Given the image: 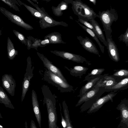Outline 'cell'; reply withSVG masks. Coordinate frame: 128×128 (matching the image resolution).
I'll list each match as a JSON object with an SVG mask.
<instances>
[{
	"mask_svg": "<svg viewBox=\"0 0 128 128\" xmlns=\"http://www.w3.org/2000/svg\"><path fill=\"white\" fill-rule=\"evenodd\" d=\"M41 88L44 96L43 105L44 106L45 104L46 107L48 128H58L57 124L58 117L55 96L47 85H43Z\"/></svg>",
	"mask_w": 128,
	"mask_h": 128,
	"instance_id": "6da1fadb",
	"label": "cell"
},
{
	"mask_svg": "<svg viewBox=\"0 0 128 128\" xmlns=\"http://www.w3.org/2000/svg\"><path fill=\"white\" fill-rule=\"evenodd\" d=\"M96 17L99 18L101 22L107 40L112 35V30L111 26L113 22H116L118 19L117 12L111 6L110 10L99 11Z\"/></svg>",
	"mask_w": 128,
	"mask_h": 128,
	"instance_id": "7a4b0ae2",
	"label": "cell"
},
{
	"mask_svg": "<svg viewBox=\"0 0 128 128\" xmlns=\"http://www.w3.org/2000/svg\"><path fill=\"white\" fill-rule=\"evenodd\" d=\"M72 8L79 19L88 22L96 17V14L93 9L80 0L72 1Z\"/></svg>",
	"mask_w": 128,
	"mask_h": 128,
	"instance_id": "3957f363",
	"label": "cell"
},
{
	"mask_svg": "<svg viewBox=\"0 0 128 128\" xmlns=\"http://www.w3.org/2000/svg\"><path fill=\"white\" fill-rule=\"evenodd\" d=\"M43 79L48 83L54 86L61 92H70L73 90L72 86L47 69L44 72Z\"/></svg>",
	"mask_w": 128,
	"mask_h": 128,
	"instance_id": "277c9868",
	"label": "cell"
},
{
	"mask_svg": "<svg viewBox=\"0 0 128 128\" xmlns=\"http://www.w3.org/2000/svg\"><path fill=\"white\" fill-rule=\"evenodd\" d=\"M30 3L35 7L36 9L43 15V18L40 20L39 23L40 26L42 28H46L57 26L61 25L67 27L68 25L63 22H58L54 20L51 17L46 14V12L40 8L38 5L35 4L30 0H27Z\"/></svg>",
	"mask_w": 128,
	"mask_h": 128,
	"instance_id": "5b68a950",
	"label": "cell"
},
{
	"mask_svg": "<svg viewBox=\"0 0 128 128\" xmlns=\"http://www.w3.org/2000/svg\"><path fill=\"white\" fill-rule=\"evenodd\" d=\"M27 65L26 72L22 84V92L21 96V102L24 100L26 94L28 91L30 85V82L33 77V71L34 67H32L31 58L28 56L27 59Z\"/></svg>",
	"mask_w": 128,
	"mask_h": 128,
	"instance_id": "8992f818",
	"label": "cell"
},
{
	"mask_svg": "<svg viewBox=\"0 0 128 128\" xmlns=\"http://www.w3.org/2000/svg\"><path fill=\"white\" fill-rule=\"evenodd\" d=\"M0 11L12 22L27 30L33 29L29 24L24 22L19 16L12 14L5 8L0 6Z\"/></svg>",
	"mask_w": 128,
	"mask_h": 128,
	"instance_id": "52a82bcc",
	"label": "cell"
},
{
	"mask_svg": "<svg viewBox=\"0 0 128 128\" xmlns=\"http://www.w3.org/2000/svg\"><path fill=\"white\" fill-rule=\"evenodd\" d=\"M118 94V92L115 93L111 92L105 96L100 97L98 99L87 112L88 114L95 112L98 111L109 100L112 102H113V98Z\"/></svg>",
	"mask_w": 128,
	"mask_h": 128,
	"instance_id": "ba28073f",
	"label": "cell"
},
{
	"mask_svg": "<svg viewBox=\"0 0 128 128\" xmlns=\"http://www.w3.org/2000/svg\"><path fill=\"white\" fill-rule=\"evenodd\" d=\"M51 52L64 59L72 60L78 63H83L84 62L90 64L84 57L76 54L67 52L56 50L50 51Z\"/></svg>",
	"mask_w": 128,
	"mask_h": 128,
	"instance_id": "9c48e42d",
	"label": "cell"
},
{
	"mask_svg": "<svg viewBox=\"0 0 128 128\" xmlns=\"http://www.w3.org/2000/svg\"><path fill=\"white\" fill-rule=\"evenodd\" d=\"M37 54L42 62L44 65L47 69L60 77L65 82H68L59 69L54 65L43 54L38 52H37Z\"/></svg>",
	"mask_w": 128,
	"mask_h": 128,
	"instance_id": "30bf717a",
	"label": "cell"
},
{
	"mask_svg": "<svg viewBox=\"0 0 128 128\" xmlns=\"http://www.w3.org/2000/svg\"><path fill=\"white\" fill-rule=\"evenodd\" d=\"M2 80L3 87L12 96H14L16 83L12 76L7 74H4L2 76Z\"/></svg>",
	"mask_w": 128,
	"mask_h": 128,
	"instance_id": "8fae6325",
	"label": "cell"
},
{
	"mask_svg": "<svg viewBox=\"0 0 128 128\" xmlns=\"http://www.w3.org/2000/svg\"><path fill=\"white\" fill-rule=\"evenodd\" d=\"M106 40L108 44L106 48L110 58L113 61L118 62L120 60L118 50L116 44L113 40L112 35Z\"/></svg>",
	"mask_w": 128,
	"mask_h": 128,
	"instance_id": "7c38bea8",
	"label": "cell"
},
{
	"mask_svg": "<svg viewBox=\"0 0 128 128\" xmlns=\"http://www.w3.org/2000/svg\"><path fill=\"white\" fill-rule=\"evenodd\" d=\"M108 74H103V76L97 82L93 88L110 87L114 86L120 81L111 75L109 76Z\"/></svg>",
	"mask_w": 128,
	"mask_h": 128,
	"instance_id": "4fadbf2b",
	"label": "cell"
},
{
	"mask_svg": "<svg viewBox=\"0 0 128 128\" xmlns=\"http://www.w3.org/2000/svg\"><path fill=\"white\" fill-rule=\"evenodd\" d=\"M77 39L83 48L91 53L96 54L99 56L98 51L93 42L88 38L86 36L83 38L81 36H77Z\"/></svg>",
	"mask_w": 128,
	"mask_h": 128,
	"instance_id": "5bb4252c",
	"label": "cell"
},
{
	"mask_svg": "<svg viewBox=\"0 0 128 128\" xmlns=\"http://www.w3.org/2000/svg\"><path fill=\"white\" fill-rule=\"evenodd\" d=\"M116 108L120 111L121 122L128 126V99L126 98L122 100Z\"/></svg>",
	"mask_w": 128,
	"mask_h": 128,
	"instance_id": "9a60e30c",
	"label": "cell"
},
{
	"mask_svg": "<svg viewBox=\"0 0 128 128\" xmlns=\"http://www.w3.org/2000/svg\"><path fill=\"white\" fill-rule=\"evenodd\" d=\"M32 101L33 111L40 128H41L42 117L37 96L36 92L32 90Z\"/></svg>",
	"mask_w": 128,
	"mask_h": 128,
	"instance_id": "2e32d148",
	"label": "cell"
},
{
	"mask_svg": "<svg viewBox=\"0 0 128 128\" xmlns=\"http://www.w3.org/2000/svg\"><path fill=\"white\" fill-rule=\"evenodd\" d=\"M105 92L104 88L100 87L96 94L93 97L84 102L80 108V112H82L89 109Z\"/></svg>",
	"mask_w": 128,
	"mask_h": 128,
	"instance_id": "e0dca14e",
	"label": "cell"
},
{
	"mask_svg": "<svg viewBox=\"0 0 128 128\" xmlns=\"http://www.w3.org/2000/svg\"><path fill=\"white\" fill-rule=\"evenodd\" d=\"M128 88V77H127L122 79L114 86L104 88L105 92H113L115 93L118 91L126 90Z\"/></svg>",
	"mask_w": 128,
	"mask_h": 128,
	"instance_id": "ac0fdd59",
	"label": "cell"
},
{
	"mask_svg": "<svg viewBox=\"0 0 128 128\" xmlns=\"http://www.w3.org/2000/svg\"><path fill=\"white\" fill-rule=\"evenodd\" d=\"M100 75L90 79L87 83L82 86L80 90V94L77 96L80 98L85 93L91 90L97 82L103 76Z\"/></svg>",
	"mask_w": 128,
	"mask_h": 128,
	"instance_id": "d6986e66",
	"label": "cell"
},
{
	"mask_svg": "<svg viewBox=\"0 0 128 128\" xmlns=\"http://www.w3.org/2000/svg\"><path fill=\"white\" fill-rule=\"evenodd\" d=\"M64 67L69 71L70 74L72 76L76 77L82 78L83 75L85 74L88 68L83 66H76L73 67V68H68V67Z\"/></svg>",
	"mask_w": 128,
	"mask_h": 128,
	"instance_id": "ffe728a7",
	"label": "cell"
},
{
	"mask_svg": "<svg viewBox=\"0 0 128 128\" xmlns=\"http://www.w3.org/2000/svg\"><path fill=\"white\" fill-rule=\"evenodd\" d=\"M89 21L94 28L98 38L107 47L108 46L107 42L102 31L98 24L94 19L90 20Z\"/></svg>",
	"mask_w": 128,
	"mask_h": 128,
	"instance_id": "44dd1931",
	"label": "cell"
},
{
	"mask_svg": "<svg viewBox=\"0 0 128 128\" xmlns=\"http://www.w3.org/2000/svg\"><path fill=\"white\" fill-rule=\"evenodd\" d=\"M99 89V88H94L85 93L80 98L77 104H76V106L77 107L80 106L84 102L95 96L97 93Z\"/></svg>",
	"mask_w": 128,
	"mask_h": 128,
	"instance_id": "7402d4cb",
	"label": "cell"
},
{
	"mask_svg": "<svg viewBox=\"0 0 128 128\" xmlns=\"http://www.w3.org/2000/svg\"><path fill=\"white\" fill-rule=\"evenodd\" d=\"M44 39H48L50 44H66L62 40L61 34L58 32H54L50 33L46 36Z\"/></svg>",
	"mask_w": 128,
	"mask_h": 128,
	"instance_id": "603a6c76",
	"label": "cell"
},
{
	"mask_svg": "<svg viewBox=\"0 0 128 128\" xmlns=\"http://www.w3.org/2000/svg\"><path fill=\"white\" fill-rule=\"evenodd\" d=\"M0 103L3 104L6 108L14 109L11 100L3 89L0 86Z\"/></svg>",
	"mask_w": 128,
	"mask_h": 128,
	"instance_id": "cb8c5ba5",
	"label": "cell"
},
{
	"mask_svg": "<svg viewBox=\"0 0 128 128\" xmlns=\"http://www.w3.org/2000/svg\"><path fill=\"white\" fill-rule=\"evenodd\" d=\"M7 50L8 58L10 60H13L18 54V50L15 49L14 44L9 37L7 39Z\"/></svg>",
	"mask_w": 128,
	"mask_h": 128,
	"instance_id": "d4e9b609",
	"label": "cell"
},
{
	"mask_svg": "<svg viewBox=\"0 0 128 128\" xmlns=\"http://www.w3.org/2000/svg\"><path fill=\"white\" fill-rule=\"evenodd\" d=\"M77 22L79 25L95 40L98 44L102 53L103 54L104 53V46L101 44L98 37L95 33L90 29L79 22Z\"/></svg>",
	"mask_w": 128,
	"mask_h": 128,
	"instance_id": "484cf974",
	"label": "cell"
},
{
	"mask_svg": "<svg viewBox=\"0 0 128 128\" xmlns=\"http://www.w3.org/2000/svg\"><path fill=\"white\" fill-rule=\"evenodd\" d=\"M68 4L67 2L62 1L56 7L52 6V9L54 14L57 16H60L62 15V11L66 10L68 8Z\"/></svg>",
	"mask_w": 128,
	"mask_h": 128,
	"instance_id": "4316f807",
	"label": "cell"
},
{
	"mask_svg": "<svg viewBox=\"0 0 128 128\" xmlns=\"http://www.w3.org/2000/svg\"><path fill=\"white\" fill-rule=\"evenodd\" d=\"M20 5H23L34 16L39 20L42 19L43 18L42 14L38 10H36L32 7L28 6L26 4L22 2L20 0H17Z\"/></svg>",
	"mask_w": 128,
	"mask_h": 128,
	"instance_id": "83f0119b",
	"label": "cell"
},
{
	"mask_svg": "<svg viewBox=\"0 0 128 128\" xmlns=\"http://www.w3.org/2000/svg\"><path fill=\"white\" fill-rule=\"evenodd\" d=\"M62 105L64 117L66 122V128H73L70 120L68 106L65 100L63 101Z\"/></svg>",
	"mask_w": 128,
	"mask_h": 128,
	"instance_id": "f1b7e54d",
	"label": "cell"
},
{
	"mask_svg": "<svg viewBox=\"0 0 128 128\" xmlns=\"http://www.w3.org/2000/svg\"><path fill=\"white\" fill-rule=\"evenodd\" d=\"M114 70L115 72L111 75L119 81L126 78L128 77V69H122Z\"/></svg>",
	"mask_w": 128,
	"mask_h": 128,
	"instance_id": "f546056e",
	"label": "cell"
},
{
	"mask_svg": "<svg viewBox=\"0 0 128 128\" xmlns=\"http://www.w3.org/2000/svg\"><path fill=\"white\" fill-rule=\"evenodd\" d=\"M104 70L105 69L104 68H97L93 70L85 76L83 81H88L90 79L101 75Z\"/></svg>",
	"mask_w": 128,
	"mask_h": 128,
	"instance_id": "4dcf8cb0",
	"label": "cell"
},
{
	"mask_svg": "<svg viewBox=\"0 0 128 128\" xmlns=\"http://www.w3.org/2000/svg\"><path fill=\"white\" fill-rule=\"evenodd\" d=\"M3 2L9 6L10 8H12L16 11L20 12V10L16 4L20 7V5L16 0H1Z\"/></svg>",
	"mask_w": 128,
	"mask_h": 128,
	"instance_id": "1f68e13d",
	"label": "cell"
},
{
	"mask_svg": "<svg viewBox=\"0 0 128 128\" xmlns=\"http://www.w3.org/2000/svg\"><path fill=\"white\" fill-rule=\"evenodd\" d=\"M13 32L18 40L22 44L26 46L27 39L25 38L24 36L20 32L15 30H13Z\"/></svg>",
	"mask_w": 128,
	"mask_h": 128,
	"instance_id": "d6a6232c",
	"label": "cell"
},
{
	"mask_svg": "<svg viewBox=\"0 0 128 128\" xmlns=\"http://www.w3.org/2000/svg\"><path fill=\"white\" fill-rule=\"evenodd\" d=\"M120 41L124 42L127 47L128 45V28H127L124 34H122L118 37Z\"/></svg>",
	"mask_w": 128,
	"mask_h": 128,
	"instance_id": "836d02e7",
	"label": "cell"
},
{
	"mask_svg": "<svg viewBox=\"0 0 128 128\" xmlns=\"http://www.w3.org/2000/svg\"><path fill=\"white\" fill-rule=\"evenodd\" d=\"M78 20L82 24H84V26L92 30L96 35V34L94 28L90 23L88 22L79 18Z\"/></svg>",
	"mask_w": 128,
	"mask_h": 128,
	"instance_id": "e575fe53",
	"label": "cell"
},
{
	"mask_svg": "<svg viewBox=\"0 0 128 128\" xmlns=\"http://www.w3.org/2000/svg\"><path fill=\"white\" fill-rule=\"evenodd\" d=\"M60 112L61 117V123L62 126L64 128H66V122L61 112V107L60 104Z\"/></svg>",
	"mask_w": 128,
	"mask_h": 128,
	"instance_id": "d590c367",
	"label": "cell"
},
{
	"mask_svg": "<svg viewBox=\"0 0 128 128\" xmlns=\"http://www.w3.org/2000/svg\"><path fill=\"white\" fill-rule=\"evenodd\" d=\"M41 41V40H36L34 43L32 44L31 48H37L38 46H40V42Z\"/></svg>",
	"mask_w": 128,
	"mask_h": 128,
	"instance_id": "8d00e7d4",
	"label": "cell"
},
{
	"mask_svg": "<svg viewBox=\"0 0 128 128\" xmlns=\"http://www.w3.org/2000/svg\"><path fill=\"white\" fill-rule=\"evenodd\" d=\"M50 44L49 40L48 39H44L40 42V47H44Z\"/></svg>",
	"mask_w": 128,
	"mask_h": 128,
	"instance_id": "74e56055",
	"label": "cell"
},
{
	"mask_svg": "<svg viewBox=\"0 0 128 128\" xmlns=\"http://www.w3.org/2000/svg\"><path fill=\"white\" fill-rule=\"evenodd\" d=\"M30 128H37L35 123L33 120H31L30 122Z\"/></svg>",
	"mask_w": 128,
	"mask_h": 128,
	"instance_id": "f35d334b",
	"label": "cell"
},
{
	"mask_svg": "<svg viewBox=\"0 0 128 128\" xmlns=\"http://www.w3.org/2000/svg\"><path fill=\"white\" fill-rule=\"evenodd\" d=\"M27 43L28 49L29 50L31 48L32 44L30 41L28 40H27Z\"/></svg>",
	"mask_w": 128,
	"mask_h": 128,
	"instance_id": "ab89813d",
	"label": "cell"
},
{
	"mask_svg": "<svg viewBox=\"0 0 128 128\" xmlns=\"http://www.w3.org/2000/svg\"><path fill=\"white\" fill-rule=\"evenodd\" d=\"M89 1L90 2H92L94 5H96V0H89Z\"/></svg>",
	"mask_w": 128,
	"mask_h": 128,
	"instance_id": "60d3db41",
	"label": "cell"
},
{
	"mask_svg": "<svg viewBox=\"0 0 128 128\" xmlns=\"http://www.w3.org/2000/svg\"><path fill=\"white\" fill-rule=\"evenodd\" d=\"M25 126L26 128H28L26 121L25 123Z\"/></svg>",
	"mask_w": 128,
	"mask_h": 128,
	"instance_id": "b9f144b4",
	"label": "cell"
},
{
	"mask_svg": "<svg viewBox=\"0 0 128 128\" xmlns=\"http://www.w3.org/2000/svg\"><path fill=\"white\" fill-rule=\"evenodd\" d=\"M0 128H4V127L0 124Z\"/></svg>",
	"mask_w": 128,
	"mask_h": 128,
	"instance_id": "7bdbcfd3",
	"label": "cell"
},
{
	"mask_svg": "<svg viewBox=\"0 0 128 128\" xmlns=\"http://www.w3.org/2000/svg\"><path fill=\"white\" fill-rule=\"evenodd\" d=\"M2 118V115L1 114V113L0 112V118Z\"/></svg>",
	"mask_w": 128,
	"mask_h": 128,
	"instance_id": "ee69618b",
	"label": "cell"
},
{
	"mask_svg": "<svg viewBox=\"0 0 128 128\" xmlns=\"http://www.w3.org/2000/svg\"><path fill=\"white\" fill-rule=\"evenodd\" d=\"M2 35V31H1V30L0 28V37Z\"/></svg>",
	"mask_w": 128,
	"mask_h": 128,
	"instance_id": "f6af8a7d",
	"label": "cell"
},
{
	"mask_svg": "<svg viewBox=\"0 0 128 128\" xmlns=\"http://www.w3.org/2000/svg\"><path fill=\"white\" fill-rule=\"evenodd\" d=\"M92 128H96L95 127H93Z\"/></svg>",
	"mask_w": 128,
	"mask_h": 128,
	"instance_id": "bcb514c9",
	"label": "cell"
},
{
	"mask_svg": "<svg viewBox=\"0 0 128 128\" xmlns=\"http://www.w3.org/2000/svg\"></svg>",
	"mask_w": 128,
	"mask_h": 128,
	"instance_id": "7dc6e473",
	"label": "cell"
}]
</instances>
